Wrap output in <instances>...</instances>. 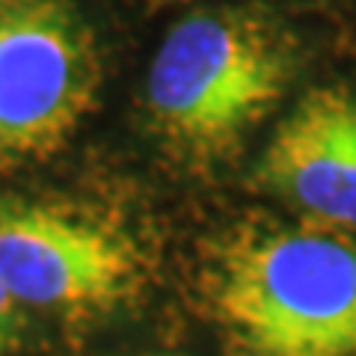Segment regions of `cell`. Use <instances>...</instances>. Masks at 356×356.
I'll list each match as a JSON object with an SVG mask.
<instances>
[{
  "instance_id": "cell-1",
  "label": "cell",
  "mask_w": 356,
  "mask_h": 356,
  "mask_svg": "<svg viewBox=\"0 0 356 356\" xmlns=\"http://www.w3.org/2000/svg\"><path fill=\"white\" fill-rule=\"evenodd\" d=\"M211 303L232 356H356V241L243 232L214 264Z\"/></svg>"
},
{
  "instance_id": "cell-2",
  "label": "cell",
  "mask_w": 356,
  "mask_h": 356,
  "mask_svg": "<svg viewBox=\"0 0 356 356\" xmlns=\"http://www.w3.org/2000/svg\"><path fill=\"white\" fill-rule=\"evenodd\" d=\"M288 83V44L243 9H202L166 33L146 77L154 131L191 161H217L270 116Z\"/></svg>"
},
{
  "instance_id": "cell-3",
  "label": "cell",
  "mask_w": 356,
  "mask_h": 356,
  "mask_svg": "<svg viewBox=\"0 0 356 356\" xmlns=\"http://www.w3.org/2000/svg\"><path fill=\"white\" fill-rule=\"evenodd\" d=\"M98 89V44L72 0H33L0 18V170L65 149Z\"/></svg>"
},
{
  "instance_id": "cell-4",
  "label": "cell",
  "mask_w": 356,
  "mask_h": 356,
  "mask_svg": "<svg viewBox=\"0 0 356 356\" xmlns=\"http://www.w3.org/2000/svg\"><path fill=\"white\" fill-rule=\"evenodd\" d=\"M0 282L21 306L89 318L140 291L143 261L131 238L102 217L0 196Z\"/></svg>"
},
{
  "instance_id": "cell-5",
  "label": "cell",
  "mask_w": 356,
  "mask_h": 356,
  "mask_svg": "<svg viewBox=\"0 0 356 356\" xmlns=\"http://www.w3.org/2000/svg\"><path fill=\"white\" fill-rule=\"evenodd\" d=\"M259 175L294 208L356 229V95L318 86L300 98L273 131Z\"/></svg>"
},
{
  "instance_id": "cell-6",
  "label": "cell",
  "mask_w": 356,
  "mask_h": 356,
  "mask_svg": "<svg viewBox=\"0 0 356 356\" xmlns=\"http://www.w3.org/2000/svg\"><path fill=\"white\" fill-rule=\"evenodd\" d=\"M21 330H24L21 303L6 291V285L0 282V356H9L18 348Z\"/></svg>"
},
{
  "instance_id": "cell-7",
  "label": "cell",
  "mask_w": 356,
  "mask_h": 356,
  "mask_svg": "<svg viewBox=\"0 0 356 356\" xmlns=\"http://www.w3.org/2000/svg\"><path fill=\"white\" fill-rule=\"evenodd\" d=\"M27 3H33V0H0V18L15 13V9H21V6H27Z\"/></svg>"
}]
</instances>
